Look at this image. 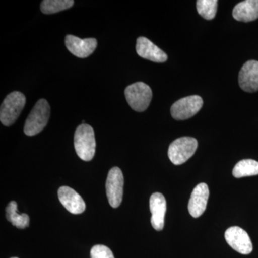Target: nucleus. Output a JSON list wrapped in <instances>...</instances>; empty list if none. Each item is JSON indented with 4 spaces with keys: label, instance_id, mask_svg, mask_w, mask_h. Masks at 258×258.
<instances>
[{
    "label": "nucleus",
    "instance_id": "1",
    "mask_svg": "<svg viewBox=\"0 0 258 258\" xmlns=\"http://www.w3.org/2000/svg\"><path fill=\"white\" fill-rule=\"evenodd\" d=\"M94 131L90 125L81 124L76 128L74 135V147L76 154L83 161L92 160L96 153Z\"/></svg>",
    "mask_w": 258,
    "mask_h": 258
},
{
    "label": "nucleus",
    "instance_id": "2",
    "mask_svg": "<svg viewBox=\"0 0 258 258\" xmlns=\"http://www.w3.org/2000/svg\"><path fill=\"white\" fill-rule=\"evenodd\" d=\"M50 106L45 99L37 102L25 121L24 132L29 137L40 133L48 123Z\"/></svg>",
    "mask_w": 258,
    "mask_h": 258
},
{
    "label": "nucleus",
    "instance_id": "3",
    "mask_svg": "<svg viewBox=\"0 0 258 258\" xmlns=\"http://www.w3.org/2000/svg\"><path fill=\"white\" fill-rule=\"evenodd\" d=\"M26 103V98L23 93L14 91L10 93L2 103L0 120L3 125H13L20 116Z\"/></svg>",
    "mask_w": 258,
    "mask_h": 258
},
{
    "label": "nucleus",
    "instance_id": "4",
    "mask_svg": "<svg viewBox=\"0 0 258 258\" xmlns=\"http://www.w3.org/2000/svg\"><path fill=\"white\" fill-rule=\"evenodd\" d=\"M124 93L129 106L137 112L146 111L152 99V89L143 82L130 85L125 88Z\"/></svg>",
    "mask_w": 258,
    "mask_h": 258
},
{
    "label": "nucleus",
    "instance_id": "5",
    "mask_svg": "<svg viewBox=\"0 0 258 258\" xmlns=\"http://www.w3.org/2000/svg\"><path fill=\"white\" fill-rule=\"evenodd\" d=\"M198 142L192 137H181L170 144L168 156L173 164L181 165L189 160L196 152Z\"/></svg>",
    "mask_w": 258,
    "mask_h": 258
},
{
    "label": "nucleus",
    "instance_id": "6",
    "mask_svg": "<svg viewBox=\"0 0 258 258\" xmlns=\"http://www.w3.org/2000/svg\"><path fill=\"white\" fill-rule=\"evenodd\" d=\"M123 173L118 167L112 168L107 177L106 189L108 203L113 208H117L121 204L123 195Z\"/></svg>",
    "mask_w": 258,
    "mask_h": 258
},
{
    "label": "nucleus",
    "instance_id": "7",
    "mask_svg": "<svg viewBox=\"0 0 258 258\" xmlns=\"http://www.w3.org/2000/svg\"><path fill=\"white\" fill-rule=\"evenodd\" d=\"M203 106V100L199 96L184 97L175 102L171 108V116L175 120H186L198 113Z\"/></svg>",
    "mask_w": 258,
    "mask_h": 258
},
{
    "label": "nucleus",
    "instance_id": "8",
    "mask_svg": "<svg viewBox=\"0 0 258 258\" xmlns=\"http://www.w3.org/2000/svg\"><path fill=\"white\" fill-rule=\"evenodd\" d=\"M225 240L232 249L239 253L249 254L252 252V244L246 231L239 227H231L226 230Z\"/></svg>",
    "mask_w": 258,
    "mask_h": 258
},
{
    "label": "nucleus",
    "instance_id": "9",
    "mask_svg": "<svg viewBox=\"0 0 258 258\" xmlns=\"http://www.w3.org/2000/svg\"><path fill=\"white\" fill-rule=\"evenodd\" d=\"M64 42L68 50L80 58H85L91 55L98 45L96 39H81L72 35H68Z\"/></svg>",
    "mask_w": 258,
    "mask_h": 258
},
{
    "label": "nucleus",
    "instance_id": "10",
    "mask_svg": "<svg viewBox=\"0 0 258 258\" xmlns=\"http://www.w3.org/2000/svg\"><path fill=\"white\" fill-rule=\"evenodd\" d=\"M239 85L245 92L258 91V61L248 60L243 64L239 73Z\"/></svg>",
    "mask_w": 258,
    "mask_h": 258
},
{
    "label": "nucleus",
    "instance_id": "11",
    "mask_svg": "<svg viewBox=\"0 0 258 258\" xmlns=\"http://www.w3.org/2000/svg\"><path fill=\"white\" fill-rule=\"evenodd\" d=\"M210 191L205 183L198 184L194 189L188 205L189 214L195 218L200 217L206 210Z\"/></svg>",
    "mask_w": 258,
    "mask_h": 258
},
{
    "label": "nucleus",
    "instance_id": "12",
    "mask_svg": "<svg viewBox=\"0 0 258 258\" xmlns=\"http://www.w3.org/2000/svg\"><path fill=\"white\" fill-rule=\"evenodd\" d=\"M58 198L64 208L74 215H79L86 210V204L81 195L69 186H61Z\"/></svg>",
    "mask_w": 258,
    "mask_h": 258
},
{
    "label": "nucleus",
    "instance_id": "13",
    "mask_svg": "<svg viewBox=\"0 0 258 258\" xmlns=\"http://www.w3.org/2000/svg\"><path fill=\"white\" fill-rule=\"evenodd\" d=\"M136 50L140 57L152 62H164L167 60L168 57L165 52L147 37H139L137 39Z\"/></svg>",
    "mask_w": 258,
    "mask_h": 258
},
{
    "label": "nucleus",
    "instance_id": "14",
    "mask_svg": "<svg viewBox=\"0 0 258 258\" xmlns=\"http://www.w3.org/2000/svg\"><path fill=\"white\" fill-rule=\"evenodd\" d=\"M150 211L152 212L151 223L156 230L161 231L164 227V217L166 211V202L162 194H153L149 200Z\"/></svg>",
    "mask_w": 258,
    "mask_h": 258
},
{
    "label": "nucleus",
    "instance_id": "15",
    "mask_svg": "<svg viewBox=\"0 0 258 258\" xmlns=\"http://www.w3.org/2000/svg\"><path fill=\"white\" fill-rule=\"evenodd\" d=\"M234 19L239 22L249 23L258 18V0H245L238 3L232 11Z\"/></svg>",
    "mask_w": 258,
    "mask_h": 258
},
{
    "label": "nucleus",
    "instance_id": "16",
    "mask_svg": "<svg viewBox=\"0 0 258 258\" xmlns=\"http://www.w3.org/2000/svg\"><path fill=\"white\" fill-rule=\"evenodd\" d=\"M6 217L8 221L19 229L26 228L30 224V217L28 215L18 213V204L15 201L8 204L6 208Z\"/></svg>",
    "mask_w": 258,
    "mask_h": 258
},
{
    "label": "nucleus",
    "instance_id": "17",
    "mask_svg": "<svg viewBox=\"0 0 258 258\" xmlns=\"http://www.w3.org/2000/svg\"><path fill=\"white\" fill-rule=\"evenodd\" d=\"M235 178L258 175V161L253 159H243L237 163L232 170Z\"/></svg>",
    "mask_w": 258,
    "mask_h": 258
},
{
    "label": "nucleus",
    "instance_id": "18",
    "mask_svg": "<svg viewBox=\"0 0 258 258\" xmlns=\"http://www.w3.org/2000/svg\"><path fill=\"white\" fill-rule=\"evenodd\" d=\"M74 5V0H44L40 9L44 14L50 15L69 9Z\"/></svg>",
    "mask_w": 258,
    "mask_h": 258
},
{
    "label": "nucleus",
    "instance_id": "19",
    "mask_svg": "<svg viewBox=\"0 0 258 258\" xmlns=\"http://www.w3.org/2000/svg\"><path fill=\"white\" fill-rule=\"evenodd\" d=\"M217 0H198L197 1V10L199 15L205 20H211L215 18L217 11Z\"/></svg>",
    "mask_w": 258,
    "mask_h": 258
},
{
    "label": "nucleus",
    "instance_id": "20",
    "mask_svg": "<svg viewBox=\"0 0 258 258\" xmlns=\"http://www.w3.org/2000/svg\"><path fill=\"white\" fill-rule=\"evenodd\" d=\"M91 258H115L111 249L103 244L93 246L91 250Z\"/></svg>",
    "mask_w": 258,
    "mask_h": 258
},
{
    "label": "nucleus",
    "instance_id": "21",
    "mask_svg": "<svg viewBox=\"0 0 258 258\" xmlns=\"http://www.w3.org/2000/svg\"><path fill=\"white\" fill-rule=\"evenodd\" d=\"M12 258H18V257H12Z\"/></svg>",
    "mask_w": 258,
    "mask_h": 258
}]
</instances>
